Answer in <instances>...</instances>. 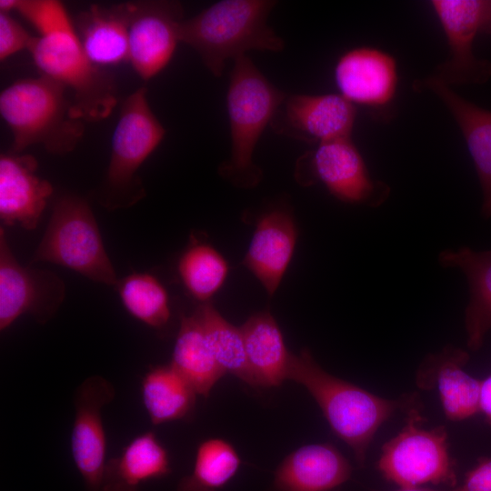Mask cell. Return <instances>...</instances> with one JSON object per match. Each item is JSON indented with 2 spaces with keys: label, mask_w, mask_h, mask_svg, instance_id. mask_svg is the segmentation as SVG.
<instances>
[{
  "label": "cell",
  "mask_w": 491,
  "mask_h": 491,
  "mask_svg": "<svg viewBox=\"0 0 491 491\" xmlns=\"http://www.w3.org/2000/svg\"><path fill=\"white\" fill-rule=\"evenodd\" d=\"M196 316L217 364L251 386H257L250 368L240 328L227 322L210 302L198 306Z\"/></svg>",
  "instance_id": "4316f807"
},
{
  "label": "cell",
  "mask_w": 491,
  "mask_h": 491,
  "mask_svg": "<svg viewBox=\"0 0 491 491\" xmlns=\"http://www.w3.org/2000/svg\"><path fill=\"white\" fill-rule=\"evenodd\" d=\"M123 305L135 318L152 327L164 326L170 318L165 287L153 276L132 274L118 283Z\"/></svg>",
  "instance_id": "f1b7e54d"
},
{
  "label": "cell",
  "mask_w": 491,
  "mask_h": 491,
  "mask_svg": "<svg viewBox=\"0 0 491 491\" xmlns=\"http://www.w3.org/2000/svg\"><path fill=\"white\" fill-rule=\"evenodd\" d=\"M15 11L36 29L39 36L75 29L64 5L56 0H17Z\"/></svg>",
  "instance_id": "4dcf8cb0"
},
{
  "label": "cell",
  "mask_w": 491,
  "mask_h": 491,
  "mask_svg": "<svg viewBox=\"0 0 491 491\" xmlns=\"http://www.w3.org/2000/svg\"><path fill=\"white\" fill-rule=\"evenodd\" d=\"M65 296L63 281L53 272L21 266L0 229V329L23 314L45 323L53 316Z\"/></svg>",
  "instance_id": "8fae6325"
},
{
  "label": "cell",
  "mask_w": 491,
  "mask_h": 491,
  "mask_svg": "<svg viewBox=\"0 0 491 491\" xmlns=\"http://www.w3.org/2000/svg\"><path fill=\"white\" fill-rule=\"evenodd\" d=\"M65 87L50 77L19 79L0 94V114L13 134V153L41 144L55 155L75 149L84 135Z\"/></svg>",
  "instance_id": "3957f363"
},
{
  "label": "cell",
  "mask_w": 491,
  "mask_h": 491,
  "mask_svg": "<svg viewBox=\"0 0 491 491\" xmlns=\"http://www.w3.org/2000/svg\"><path fill=\"white\" fill-rule=\"evenodd\" d=\"M240 464L231 444L207 439L198 446L193 472L180 480L177 491H218L236 474Z\"/></svg>",
  "instance_id": "83f0119b"
},
{
  "label": "cell",
  "mask_w": 491,
  "mask_h": 491,
  "mask_svg": "<svg viewBox=\"0 0 491 491\" xmlns=\"http://www.w3.org/2000/svg\"><path fill=\"white\" fill-rule=\"evenodd\" d=\"M143 404L153 425L184 418L192 412L197 395L171 365L149 370L142 380Z\"/></svg>",
  "instance_id": "484cf974"
},
{
  "label": "cell",
  "mask_w": 491,
  "mask_h": 491,
  "mask_svg": "<svg viewBox=\"0 0 491 491\" xmlns=\"http://www.w3.org/2000/svg\"><path fill=\"white\" fill-rule=\"evenodd\" d=\"M479 412H481L491 426V375L481 380L479 395Z\"/></svg>",
  "instance_id": "836d02e7"
},
{
  "label": "cell",
  "mask_w": 491,
  "mask_h": 491,
  "mask_svg": "<svg viewBox=\"0 0 491 491\" xmlns=\"http://www.w3.org/2000/svg\"><path fill=\"white\" fill-rule=\"evenodd\" d=\"M28 51L41 75L73 92L75 117L96 122L110 115L117 104L114 78L88 60L75 29L35 36Z\"/></svg>",
  "instance_id": "5b68a950"
},
{
  "label": "cell",
  "mask_w": 491,
  "mask_h": 491,
  "mask_svg": "<svg viewBox=\"0 0 491 491\" xmlns=\"http://www.w3.org/2000/svg\"><path fill=\"white\" fill-rule=\"evenodd\" d=\"M73 23L81 48L92 64L104 68L128 63V2L92 5Z\"/></svg>",
  "instance_id": "d6986e66"
},
{
  "label": "cell",
  "mask_w": 491,
  "mask_h": 491,
  "mask_svg": "<svg viewBox=\"0 0 491 491\" xmlns=\"http://www.w3.org/2000/svg\"><path fill=\"white\" fill-rule=\"evenodd\" d=\"M407 414L401 431L384 444L378 470L399 488L425 484L454 486L456 479L445 428L419 426L421 416L414 407Z\"/></svg>",
  "instance_id": "ba28073f"
},
{
  "label": "cell",
  "mask_w": 491,
  "mask_h": 491,
  "mask_svg": "<svg viewBox=\"0 0 491 491\" xmlns=\"http://www.w3.org/2000/svg\"><path fill=\"white\" fill-rule=\"evenodd\" d=\"M396 491H458L456 487L451 489V490H436L431 488H425V487H410V488H399Z\"/></svg>",
  "instance_id": "e575fe53"
},
{
  "label": "cell",
  "mask_w": 491,
  "mask_h": 491,
  "mask_svg": "<svg viewBox=\"0 0 491 491\" xmlns=\"http://www.w3.org/2000/svg\"><path fill=\"white\" fill-rule=\"evenodd\" d=\"M456 488L458 491H491V458L482 459Z\"/></svg>",
  "instance_id": "d6a6232c"
},
{
  "label": "cell",
  "mask_w": 491,
  "mask_h": 491,
  "mask_svg": "<svg viewBox=\"0 0 491 491\" xmlns=\"http://www.w3.org/2000/svg\"><path fill=\"white\" fill-rule=\"evenodd\" d=\"M36 169L33 155H1L0 218L5 225L17 224L26 230L36 227L53 193L52 185L39 177Z\"/></svg>",
  "instance_id": "2e32d148"
},
{
  "label": "cell",
  "mask_w": 491,
  "mask_h": 491,
  "mask_svg": "<svg viewBox=\"0 0 491 491\" xmlns=\"http://www.w3.org/2000/svg\"><path fill=\"white\" fill-rule=\"evenodd\" d=\"M468 355L458 348H446L427 358L421 374L432 376L447 419L461 421L479 412L481 380L463 368Z\"/></svg>",
  "instance_id": "7402d4cb"
},
{
  "label": "cell",
  "mask_w": 491,
  "mask_h": 491,
  "mask_svg": "<svg viewBox=\"0 0 491 491\" xmlns=\"http://www.w3.org/2000/svg\"><path fill=\"white\" fill-rule=\"evenodd\" d=\"M445 267L459 268L469 285V301L465 312L467 346L481 347L491 329V250L475 251L468 247L445 250L439 255Z\"/></svg>",
  "instance_id": "44dd1931"
},
{
  "label": "cell",
  "mask_w": 491,
  "mask_h": 491,
  "mask_svg": "<svg viewBox=\"0 0 491 491\" xmlns=\"http://www.w3.org/2000/svg\"><path fill=\"white\" fill-rule=\"evenodd\" d=\"M287 379L304 386L320 406L335 434L353 450L363 465L367 448L379 427L407 400L380 397L326 372L307 349L291 354Z\"/></svg>",
  "instance_id": "7a4b0ae2"
},
{
  "label": "cell",
  "mask_w": 491,
  "mask_h": 491,
  "mask_svg": "<svg viewBox=\"0 0 491 491\" xmlns=\"http://www.w3.org/2000/svg\"><path fill=\"white\" fill-rule=\"evenodd\" d=\"M334 74L340 95L354 105L384 107L395 97L396 62L378 48L359 46L346 51L338 58Z\"/></svg>",
  "instance_id": "5bb4252c"
},
{
  "label": "cell",
  "mask_w": 491,
  "mask_h": 491,
  "mask_svg": "<svg viewBox=\"0 0 491 491\" xmlns=\"http://www.w3.org/2000/svg\"><path fill=\"white\" fill-rule=\"evenodd\" d=\"M33 261L63 266L95 282L117 283L94 214L86 201L75 195L56 201Z\"/></svg>",
  "instance_id": "52a82bcc"
},
{
  "label": "cell",
  "mask_w": 491,
  "mask_h": 491,
  "mask_svg": "<svg viewBox=\"0 0 491 491\" xmlns=\"http://www.w3.org/2000/svg\"><path fill=\"white\" fill-rule=\"evenodd\" d=\"M311 163L316 177L341 201L379 205L388 195L389 188L384 183L370 177L351 137L318 145Z\"/></svg>",
  "instance_id": "9a60e30c"
},
{
  "label": "cell",
  "mask_w": 491,
  "mask_h": 491,
  "mask_svg": "<svg viewBox=\"0 0 491 491\" xmlns=\"http://www.w3.org/2000/svg\"><path fill=\"white\" fill-rule=\"evenodd\" d=\"M273 0H222L185 19L180 42L190 45L205 67L221 76L228 59L250 50L279 52L284 40L268 25Z\"/></svg>",
  "instance_id": "6da1fadb"
},
{
  "label": "cell",
  "mask_w": 491,
  "mask_h": 491,
  "mask_svg": "<svg viewBox=\"0 0 491 491\" xmlns=\"http://www.w3.org/2000/svg\"><path fill=\"white\" fill-rule=\"evenodd\" d=\"M356 110L340 94L286 95L270 126L282 135L311 144L351 137Z\"/></svg>",
  "instance_id": "7c38bea8"
},
{
  "label": "cell",
  "mask_w": 491,
  "mask_h": 491,
  "mask_svg": "<svg viewBox=\"0 0 491 491\" xmlns=\"http://www.w3.org/2000/svg\"><path fill=\"white\" fill-rule=\"evenodd\" d=\"M146 91L145 87L137 89L121 106L103 186V202L108 207L128 206L143 197L136 172L165 135L149 106Z\"/></svg>",
  "instance_id": "8992f818"
},
{
  "label": "cell",
  "mask_w": 491,
  "mask_h": 491,
  "mask_svg": "<svg viewBox=\"0 0 491 491\" xmlns=\"http://www.w3.org/2000/svg\"><path fill=\"white\" fill-rule=\"evenodd\" d=\"M286 95L246 55L234 60L226 95L231 151L219 173L235 185L253 187L260 181L254 150Z\"/></svg>",
  "instance_id": "277c9868"
},
{
  "label": "cell",
  "mask_w": 491,
  "mask_h": 491,
  "mask_svg": "<svg viewBox=\"0 0 491 491\" xmlns=\"http://www.w3.org/2000/svg\"><path fill=\"white\" fill-rule=\"evenodd\" d=\"M445 32L448 58L432 75L451 85L483 84L491 76V63L475 55L479 33H491V1L433 0L430 2Z\"/></svg>",
  "instance_id": "9c48e42d"
},
{
  "label": "cell",
  "mask_w": 491,
  "mask_h": 491,
  "mask_svg": "<svg viewBox=\"0 0 491 491\" xmlns=\"http://www.w3.org/2000/svg\"><path fill=\"white\" fill-rule=\"evenodd\" d=\"M178 271L188 291L204 303L222 286L228 266L215 249L198 244L183 254L178 263Z\"/></svg>",
  "instance_id": "f546056e"
},
{
  "label": "cell",
  "mask_w": 491,
  "mask_h": 491,
  "mask_svg": "<svg viewBox=\"0 0 491 491\" xmlns=\"http://www.w3.org/2000/svg\"><path fill=\"white\" fill-rule=\"evenodd\" d=\"M296 228L291 215L274 210L256 225L244 264L257 277L269 296L277 289L292 258Z\"/></svg>",
  "instance_id": "ffe728a7"
},
{
  "label": "cell",
  "mask_w": 491,
  "mask_h": 491,
  "mask_svg": "<svg viewBox=\"0 0 491 491\" xmlns=\"http://www.w3.org/2000/svg\"><path fill=\"white\" fill-rule=\"evenodd\" d=\"M170 365L205 397L225 374L214 357L195 314L181 319Z\"/></svg>",
  "instance_id": "d4e9b609"
},
{
  "label": "cell",
  "mask_w": 491,
  "mask_h": 491,
  "mask_svg": "<svg viewBox=\"0 0 491 491\" xmlns=\"http://www.w3.org/2000/svg\"><path fill=\"white\" fill-rule=\"evenodd\" d=\"M114 396L113 385L100 376L87 377L75 391L71 451L88 491H103L106 437L102 408Z\"/></svg>",
  "instance_id": "4fadbf2b"
},
{
  "label": "cell",
  "mask_w": 491,
  "mask_h": 491,
  "mask_svg": "<svg viewBox=\"0 0 491 491\" xmlns=\"http://www.w3.org/2000/svg\"><path fill=\"white\" fill-rule=\"evenodd\" d=\"M170 471L166 449L155 433L148 431L130 441L118 456L106 461L103 491H137L142 483Z\"/></svg>",
  "instance_id": "603a6c76"
},
{
  "label": "cell",
  "mask_w": 491,
  "mask_h": 491,
  "mask_svg": "<svg viewBox=\"0 0 491 491\" xmlns=\"http://www.w3.org/2000/svg\"><path fill=\"white\" fill-rule=\"evenodd\" d=\"M247 360L257 386H277L287 379L291 353L268 312L253 315L240 327Z\"/></svg>",
  "instance_id": "cb8c5ba5"
},
{
  "label": "cell",
  "mask_w": 491,
  "mask_h": 491,
  "mask_svg": "<svg viewBox=\"0 0 491 491\" xmlns=\"http://www.w3.org/2000/svg\"><path fill=\"white\" fill-rule=\"evenodd\" d=\"M128 4V63L143 80L147 81L168 65L180 43L184 11L176 1H133Z\"/></svg>",
  "instance_id": "30bf717a"
},
{
  "label": "cell",
  "mask_w": 491,
  "mask_h": 491,
  "mask_svg": "<svg viewBox=\"0 0 491 491\" xmlns=\"http://www.w3.org/2000/svg\"><path fill=\"white\" fill-rule=\"evenodd\" d=\"M414 87L436 95L456 122L480 183L482 214L491 217V111L467 101L432 75L416 81Z\"/></svg>",
  "instance_id": "e0dca14e"
},
{
  "label": "cell",
  "mask_w": 491,
  "mask_h": 491,
  "mask_svg": "<svg viewBox=\"0 0 491 491\" xmlns=\"http://www.w3.org/2000/svg\"><path fill=\"white\" fill-rule=\"evenodd\" d=\"M352 468L330 444H311L288 455L274 476L276 491H332L346 482Z\"/></svg>",
  "instance_id": "ac0fdd59"
},
{
  "label": "cell",
  "mask_w": 491,
  "mask_h": 491,
  "mask_svg": "<svg viewBox=\"0 0 491 491\" xmlns=\"http://www.w3.org/2000/svg\"><path fill=\"white\" fill-rule=\"evenodd\" d=\"M9 13L0 12V60L27 49L35 39Z\"/></svg>",
  "instance_id": "1f68e13d"
}]
</instances>
